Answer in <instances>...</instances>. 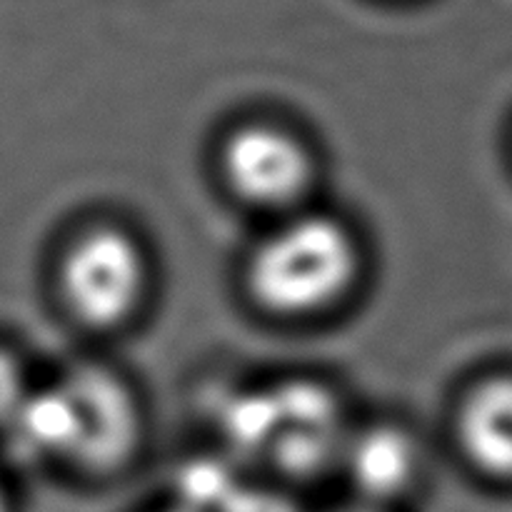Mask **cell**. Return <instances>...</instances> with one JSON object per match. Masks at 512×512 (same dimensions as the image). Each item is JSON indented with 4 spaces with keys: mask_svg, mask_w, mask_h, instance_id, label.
<instances>
[{
    "mask_svg": "<svg viewBox=\"0 0 512 512\" xmlns=\"http://www.w3.org/2000/svg\"><path fill=\"white\" fill-rule=\"evenodd\" d=\"M363 270L358 235L345 220L315 208L283 215L255 243L245 288L275 318H315L338 308Z\"/></svg>",
    "mask_w": 512,
    "mask_h": 512,
    "instance_id": "6da1fadb",
    "label": "cell"
},
{
    "mask_svg": "<svg viewBox=\"0 0 512 512\" xmlns=\"http://www.w3.org/2000/svg\"><path fill=\"white\" fill-rule=\"evenodd\" d=\"M220 420L228 453L298 478L340 465L353 430L338 398L313 380H283L235 393Z\"/></svg>",
    "mask_w": 512,
    "mask_h": 512,
    "instance_id": "7a4b0ae2",
    "label": "cell"
},
{
    "mask_svg": "<svg viewBox=\"0 0 512 512\" xmlns=\"http://www.w3.org/2000/svg\"><path fill=\"white\" fill-rule=\"evenodd\" d=\"M148 288V253L120 225H90L60 255V298L85 328L115 330L130 323L143 308Z\"/></svg>",
    "mask_w": 512,
    "mask_h": 512,
    "instance_id": "3957f363",
    "label": "cell"
},
{
    "mask_svg": "<svg viewBox=\"0 0 512 512\" xmlns=\"http://www.w3.org/2000/svg\"><path fill=\"white\" fill-rule=\"evenodd\" d=\"M218 165L235 198L278 218L308 208L305 203L318 180V160L305 138L268 120L230 130L220 145Z\"/></svg>",
    "mask_w": 512,
    "mask_h": 512,
    "instance_id": "277c9868",
    "label": "cell"
},
{
    "mask_svg": "<svg viewBox=\"0 0 512 512\" xmlns=\"http://www.w3.org/2000/svg\"><path fill=\"white\" fill-rule=\"evenodd\" d=\"M60 383L73 418L70 468L105 475L128 465L143 440V408L130 385L100 365H75Z\"/></svg>",
    "mask_w": 512,
    "mask_h": 512,
    "instance_id": "5b68a950",
    "label": "cell"
},
{
    "mask_svg": "<svg viewBox=\"0 0 512 512\" xmlns=\"http://www.w3.org/2000/svg\"><path fill=\"white\" fill-rule=\"evenodd\" d=\"M340 465L373 508L405 498L423 475V448L410 430L393 423L350 430Z\"/></svg>",
    "mask_w": 512,
    "mask_h": 512,
    "instance_id": "8992f818",
    "label": "cell"
},
{
    "mask_svg": "<svg viewBox=\"0 0 512 512\" xmlns=\"http://www.w3.org/2000/svg\"><path fill=\"white\" fill-rule=\"evenodd\" d=\"M460 453L485 478L512 483V373L480 378L455 413Z\"/></svg>",
    "mask_w": 512,
    "mask_h": 512,
    "instance_id": "52a82bcc",
    "label": "cell"
},
{
    "mask_svg": "<svg viewBox=\"0 0 512 512\" xmlns=\"http://www.w3.org/2000/svg\"><path fill=\"white\" fill-rule=\"evenodd\" d=\"M215 512H298L278 490L263 488V485H250L243 478L235 480L228 490L225 500Z\"/></svg>",
    "mask_w": 512,
    "mask_h": 512,
    "instance_id": "ba28073f",
    "label": "cell"
},
{
    "mask_svg": "<svg viewBox=\"0 0 512 512\" xmlns=\"http://www.w3.org/2000/svg\"><path fill=\"white\" fill-rule=\"evenodd\" d=\"M30 393L25 370L13 353L0 348V428H8Z\"/></svg>",
    "mask_w": 512,
    "mask_h": 512,
    "instance_id": "9c48e42d",
    "label": "cell"
},
{
    "mask_svg": "<svg viewBox=\"0 0 512 512\" xmlns=\"http://www.w3.org/2000/svg\"><path fill=\"white\" fill-rule=\"evenodd\" d=\"M0 512H8V500H5L3 488H0Z\"/></svg>",
    "mask_w": 512,
    "mask_h": 512,
    "instance_id": "30bf717a",
    "label": "cell"
},
{
    "mask_svg": "<svg viewBox=\"0 0 512 512\" xmlns=\"http://www.w3.org/2000/svg\"><path fill=\"white\" fill-rule=\"evenodd\" d=\"M163 512H193V510L183 508V505H175V508H170V510H163Z\"/></svg>",
    "mask_w": 512,
    "mask_h": 512,
    "instance_id": "8fae6325",
    "label": "cell"
},
{
    "mask_svg": "<svg viewBox=\"0 0 512 512\" xmlns=\"http://www.w3.org/2000/svg\"><path fill=\"white\" fill-rule=\"evenodd\" d=\"M360 512H380L378 508H368V510H360Z\"/></svg>",
    "mask_w": 512,
    "mask_h": 512,
    "instance_id": "7c38bea8",
    "label": "cell"
}]
</instances>
